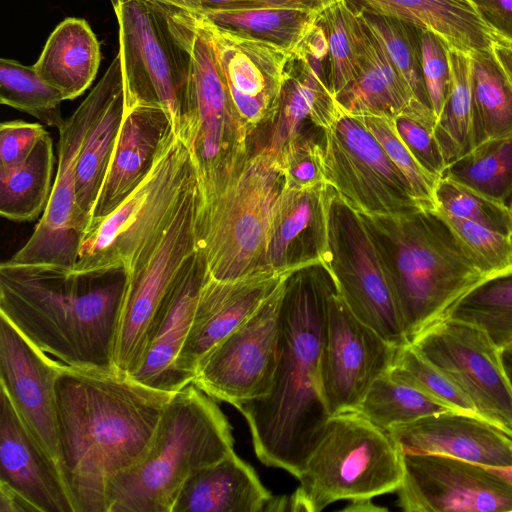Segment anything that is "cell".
Instances as JSON below:
<instances>
[{
    "mask_svg": "<svg viewBox=\"0 0 512 512\" xmlns=\"http://www.w3.org/2000/svg\"><path fill=\"white\" fill-rule=\"evenodd\" d=\"M389 376L422 392L450 410L477 414L469 398L410 344L399 347Z\"/></svg>",
    "mask_w": 512,
    "mask_h": 512,
    "instance_id": "b9f144b4",
    "label": "cell"
},
{
    "mask_svg": "<svg viewBox=\"0 0 512 512\" xmlns=\"http://www.w3.org/2000/svg\"><path fill=\"white\" fill-rule=\"evenodd\" d=\"M411 345L469 398L479 416L512 436V390L500 348L483 329L444 317Z\"/></svg>",
    "mask_w": 512,
    "mask_h": 512,
    "instance_id": "2e32d148",
    "label": "cell"
},
{
    "mask_svg": "<svg viewBox=\"0 0 512 512\" xmlns=\"http://www.w3.org/2000/svg\"><path fill=\"white\" fill-rule=\"evenodd\" d=\"M372 498H359L350 500L351 503L347 505L342 511L348 512H374V511H386V508L376 506L372 503Z\"/></svg>",
    "mask_w": 512,
    "mask_h": 512,
    "instance_id": "11a10c76",
    "label": "cell"
},
{
    "mask_svg": "<svg viewBox=\"0 0 512 512\" xmlns=\"http://www.w3.org/2000/svg\"><path fill=\"white\" fill-rule=\"evenodd\" d=\"M295 271L264 269L235 280H217L207 272L188 336L176 360L182 389L193 383L199 364L209 352L252 316L279 283Z\"/></svg>",
    "mask_w": 512,
    "mask_h": 512,
    "instance_id": "d6986e66",
    "label": "cell"
},
{
    "mask_svg": "<svg viewBox=\"0 0 512 512\" xmlns=\"http://www.w3.org/2000/svg\"><path fill=\"white\" fill-rule=\"evenodd\" d=\"M0 482L39 512H74L57 463L40 447L0 387Z\"/></svg>",
    "mask_w": 512,
    "mask_h": 512,
    "instance_id": "484cf974",
    "label": "cell"
},
{
    "mask_svg": "<svg viewBox=\"0 0 512 512\" xmlns=\"http://www.w3.org/2000/svg\"><path fill=\"white\" fill-rule=\"evenodd\" d=\"M119 27L125 108L151 105L180 125L189 54L171 14L147 0H110Z\"/></svg>",
    "mask_w": 512,
    "mask_h": 512,
    "instance_id": "30bf717a",
    "label": "cell"
},
{
    "mask_svg": "<svg viewBox=\"0 0 512 512\" xmlns=\"http://www.w3.org/2000/svg\"><path fill=\"white\" fill-rule=\"evenodd\" d=\"M449 56L451 88L434 127L447 165L472 149L470 58L454 49Z\"/></svg>",
    "mask_w": 512,
    "mask_h": 512,
    "instance_id": "74e56055",
    "label": "cell"
},
{
    "mask_svg": "<svg viewBox=\"0 0 512 512\" xmlns=\"http://www.w3.org/2000/svg\"><path fill=\"white\" fill-rule=\"evenodd\" d=\"M335 289L321 265L293 272L281 308L280 357L270 392L236 408L257 458L299 478L331 417L320 387L326 306Z\"/></svg>",
    "mask_w": 512,
    "mask_h": 512,
    "instance_id": "7a4b0ae2",
    "label": "cell"
},
{
    "mask_svg": "<svg viewBox=\"0 0 512 512\" xmlns=\"http://www.w3.org/2000/svg\"><path fill=\"white\" fill-rule=\"evenodd\" d=\"M271 498L255 470L232 452L190 475L172 512H260Z\"/></svg>",
    "mask_w": 512,
    "mask_h": 512,
    "instance_id": "83f0119b",
    "label": "cell"
},
{
    "mask_svg": "<svg viewBox=\"0 0 512 512\" xmlns=\"http://www.w3.org/2000/svg\"><path fill=\"white\" fill-rule=\"evenodd\" d=\"M335 99L350 114L392 118L418 101L372 31L363 65Z\"/></svg>",
    "mask_w": 512,
    "mask_h": 512,
    "instance_id": "4dcf8cb0",
    "label": "cell"
},
{
    "mask_svg": "<svg viewBox=\"0 0 512 512\" xmlns=\"http://www.w3.org/2000/svg\"><path fill=\"white\" fill-rule=\"evenodd\" d=\"M125 109L123 84L91 126L78 158L77 204L89 222L112 160Z\"/></svg>",
    "mask_w": 512,
    "mask_h": 512,
    "instance_id": "e575fe53",
    "label": "cell"
},
{
    "mask_svg": "<svg viewBox=\"0 0 512 512\" xmlns=\"http://www.w3.org/2000/svg\"><path fill=\"white\" fill-rule=\"evenodd\" d=\"M0 512H39L19 492L8 484L0 482Z\"/></svg>",
    "mask_w": 512,
    "mask_h": 512,
    "instance_id": "f5cc1de1",
    "label": "cell"
},
{
    "mask_svg": "<svg viewBox=\"0 0 512 512\" xmlns=\"http://www.w3.org/2000/svg\"><path fill=\"white\" fill-rule=\"evenodd\" d=\"M318 23L328 44L327 78L334 97L357 75L371 40V31L360 12L345 0H337L323 10Z\"/></svg>",
    "mask_w": 512,
    "mask_h": 512,
    "instance_id": "836d02e7",
    "label": "cell"
},
{
    "mask_svg": "<svg viewBox=\"0 0 512 512\" xmlns=\"http://www.w3.org/2000/svg\"><path fill=\"white\" fill-rule=\"evenodd\" d=\"M123 84L118 53L96 86L58 130V166L48 204L30 238L9 262L74 268L89 225L76 198L78 158L91 126Z\"/></svg>",
    "mask_w": 512,
    "mask_h": 512,
    "instance_id": "8fae6325",
    "label": "cell"
},
{
    "mask_svg": "<svg viewBox=\"0 0 512 512\" xmlns=\"http://www.w3.org/2000/svg\"><path fill=\"white\" fill-rule=\"evenodd\" d=\"M198 181L184 194L157 243L128 271L114 347L117 372L131 375L142 360L164 298L196 252Z\"/></svg>",
    "mask_w": 512,
    "mask_h": 512,
    "instance_id": "5bb4252c",
    "label": "cell"
},
{
    "mask_svg": "<svg viewBox=\"0 0 512 512\" xmlns=\"http://www.w3.org/2000/svg\"><path fill=\"white\" fill-rule=\"evenodd\" d=\"M100 61V43L90 25L84 19L71 17L53 30L33 65L64 100H73L92 84Z\"/></svg>",
    "mask_w": 512,
    "mask_h": 512,
    "instance_id": "f1b7e54d",
    "label": "cell"
},
{
    "mask_svg": "<svg viewBox=\"0 0 512 512\" xmlns=\"http://www.w3.org/2000/svg\"><path fill=\"white\" fill-rule=\"evenodd\" d=\"M0 101L58 130L65 122L60 110L62 94L38 75L34 65L0 60Z\"/></svg>",
    "mask_w": 512,
    "mask_h": 512,
    "instance_id": "f35d334b",
    "label": "cell"
},
{
    "mask_svg": "<svg viewBox=\"0 0 512 512\" xmlns=\"http://www.w3.org/2000/svg\"><path fill=\"white\" fill-rule=\"evenodd\" d=\"M509 209H510L511 220H512V202H511V203H510V205H509Z\"/></svg>",
    "mask_w": 512,
    "mask_h": 512,
    "instance_id": "680465c9",
    "label": "cell"
},
{
    "mask_svg": "<svg viewBox=\"0 0 512 512\" xmlns=\"http://www.w3.org/2000/svg\"><path fill=\"white\" fill-rule=\"evenodd\" d=\"M493 35L512 42V0H471Z\"/></svg>",
    "mask_w": 512,
    "mask_h": 512,
    "instance_id": "816d5d0a",
    "label": "cell"
},
{
    "mask_svg": "<svg viewBox=\"0 0 512 512\" xmlns=\"http://www.w3.org/2000/svg\"><path fill=\"white\" fill-rule=\"evenodd\" d=\"M363 218L387 260L410 343L485 278L436 210Z\"/></svg>",
    "mask_w": 512,
    "mask_h": 512,
    "instance_id": "277c9868",
    "label": "cell"
},
{
    "mask_svg": "<svg viewBox=\"0 0 512 512\" xmlns=\"http://www.w3.org/2000/svg\"><path fill=\"white\" fill-rule=\"evenodd\" d=\"M445 317L483 329L499 347L512 342V268L485 277L448 310Z\"/></svg>",
    "mask_w": 512,
    "mask_h": 512,
    "instance_id": "8d00e7d4",
    "label": "cell"
},
{
    "mask_svg": "<svg viewBox=\"0 0 512 512\" xmlns=\"http://www.w3.org/2000/svg\"><path fill=\"white\" fill-rule=\"evenodd\" d=\"M360 14L415 98L431 108L422 71L420 28L392 17Z\"/></svg>",
    "mask_w": 512,
    "mask_h": 512,
    "instance_id": "60d3db41",
    "label": "cell"
},
{
    "mask_svg": "<svg viewBox=\"0 0 512 512\" xmlns=\"http://www.w3.org/2000/svg\"><path fill=\"white\" fill-rule=\"evenodd\" d=\"M510 344H512V342H511ZM508 345H509V344H508Z\"/></svg>",
    "mask_w": 512,
    "mask_h": 512,
    "instance_id": "91938a15",
    "label": "cell"
},
{
    "mask_svg": "<svg viewBox=\"0 0 512 512\" xmlns=\"http://www.w3.org/2000/svg\"><path fill=\"white\" fill-rule=\"evenodd\" d=\"M206 276L205 260L196 250L156 313L141 363L128 375L133 380L166 393L182 389L176 373V360L188 336Z\"/></svg>",
    "mask_w": 512,
    "mask_h": 512,
    "instance_id": "d4e9b609",
    "label": "cell"
},
{
    "mask_svg": "<svg viewBox=\"0 0 512 512\" xmlns=\"http://www.w3.org/2000/svg\"><path fill=\"white\" fill-rule=\"evenodd\" d=\"M437 207L449 214L512 236L509 206L496 202L448 178H440L435 189Z\"/></svg>",
    "mask_w": 512,
    "mask_h": 512,
    "instance_id": "ee69618b",
    "label": "cell"
},
{
    "mask_svg": "<svg viewBox=\"0 0 512 512\" xmlns=\"http://www.w3.org/2000/svg\"><path fill=\"white\" fill-rule=\"evenodd\" d=\"M447 410L450 409L415 388L393 380L387 372L372 383L356 412L388 431Z\"/></svg>",
    "mask_w": 512,
    "mask_h": 512,
    "instance_id": "ab89813d",
    "label": "cell"
},
{
    "mask_svg": "<svg viewBox=\"0 0 512 512\" xmlns=\"http://www.w3.org/2000/svg\"><path fill=\"white\" fill-rule=\"evenodd\" d=\"M402 476L401 451L388 431L356 411L336 414L298 478L296 511L319 512L338 500L391 493Z\"/></svg>",
    "mask_w": 512,
    "mask_h": 512,
    "instance_id": "ba28073f",
    "label": "cell"
},
{
    "mask_svg": "<svg viewBox=\"0 0 512 512\" xmlns=\"http://www.w3.org/2000/svg\"><path fill=\"white\" fill-rule=\"evenodd\" d=\"M491 468V467H490ZM494 472L503 477L512 485V465L503 468H492Z\"/></svg>",
    "mask_w": 512,
    "mask_h": 512,
    "instance_id": "6f0895ef",
    "label": "cell"
},
{
    "mask_svg": "<svg viewBox=\"0 0 512 512\" xmlns=\"http://www.w3.org/2000/svg\"><path fill=\"white\" fill-rule=\"evenodd\" d=\"M46 130L40 123L11 120L0 125V171L12 169L32 152Z\"/></svg>",
    "mask_w": 512,
    "mask_h": 512,
    "instance_id": "f907efd6",
    "label": "cell"
},
{
    "mask_svg": "<svg viewBox=\"0 0 512 512\" xmlns=\"http://www.w3.org/2000/svg\"><path fill=\"white\" fill-rule=\"evenodd\" d=\"M326 271L351 312L386 342L410 344L387 260L364 218L334 195Z\"/></svg>",
    "mask_w": 512,
    "mask_h": 512,
    "instance_id": "7c38bea8",
    "label": "cell"
},
{
    "mask_svg": "<svg viewBox=\"0 0 512 512\" xmlns=\"http://www.w3.org/2000/svg\"><path fill=\"white\" fill-rule=\"evenodd\" d=\"M233 447L219 406L194 383L187 385L166 404L144 456L110 483L107 512H172L189 476Z\"/></svg>",
    "mask_w": 512,
    "mask_h": 512,
    "instance_id": "5b68a950",
    "label": "cell"
},
{
    "mask_svg": "<svg viewBox=\"0 0 512 512\" xmlns=\"http://www.w3.org/2000/svg\"><path fill=\"white\" fill-rule=\"evenodd\" d=\"M401 452L453 457L485 467L512 465V436L483 417L456 410L388 430Z\"/></svg>",
    "mask_w": 512,
    "mask_h": 512,
    "instance_id": "603a6c76",
    "label": "cell"
},
{
    "mask_svg": "<svg viewBox=\"0 0 512 512\" xmlns=\"http://www.w3.org/2000/svg\"><path fill=\"white\" fill-rule=\"evenodd\" d=\"M334 189L329 184L292 188L283 184L272 210L266 266L273 270L321 265L330 255L329 225Z\"/></svg>",
    "mask_w": 512,
    "mask_h": 512,
    "instance_id": "7402d4cb",
    "label": "cell"
},
{
    "mask_svg": "<svg viewBox=\"0 0 512 512\" xmlns=\"http://www.w3.org/2000/svg\"><path fill=\"white\" fill-rule=\"evenodd\" d=\"M63 364L49 358L0 315V387L37 443L56 463L55 385Z\"/></svg>",
    "mask_w": 512,
    "mask_h": 512,
    "instance_id": "ffe728a7",
    "label": "cell"
},
{
    "mask_svg": "<svg viewBox=\"0 0 512 512\" xmlns=\"http://www.w3.org/2000/svg\"><path fill=\"white\" fill-rule=\"evenodd\" d=\"M492 51L512 83V42L494 35Z\"/></svg>",
    "mask_w": 512,
    "mask_h": 512,
    "instance_id": "db71d44e",
    "label": "cell"
},
{
    "mask_svg": "<svg viewBox=\"0 0 512 512\" xmlns=\"http://www.w3.org/2000/svg\"><path fill=\"white\" fill-rule=\"evenodd\" d=\"M435 210L467 249L485 277L512 268V236L453 216L439 207Z\"/></svg>",
    "mask_w": 512,
    "mask_h": 512,
    "instance_id": "f6af8a7d",
    "label": "cell"
},
{
    "mask_svg": "<svg viewBox=\"0 0 512 512\" xmlns=\"http://www.w3.org/2000/svg\"><path fill=\"white\" fill-rule=\"evenodd\" d=\"M54 166L52 139L47 131L20 165L0 171V214L16 222L37 219L52 191Z\"/></svg>",
    "mask_w": 512,
    "mask_h": 512,
    "instance_id": "d6a6232c",
    "label": "cell"
},
{
    "mask_svg": "<svg viewBox=\"0 0 512 512\" xmlns=\"http://www.w3.org/2000/svg\"><path fill=\"white\" fill-rule=\"evenodd\" d=\"M398 348L362 323L335 287L327 299L319 365L330 416L357 411L372 383L392 367Z\"/></svg>",
    "mask_w": 512,
    "mask_h": 512,
    "instance_id": "e0dca14e",
    "label": "cell"
},
{
    "mask_svg": "<svg viewBox=\"0 0 512 512\" xmlns=\"http://www.w3.org/2000/svg\"><path fill=\"white\" fill-rule=\"evenodd\" d=\"M55 392L57 465L73 510L107 512L110 483L144 456L174 393L65 364Z\"/></svg>",
    "mask_w": 512,
    "mask_h": 512,
    "instance_id": "6da1fadb",
    "label": "cell"
},
{
    "mask_svg": "<svg viewBox=\"0 0 512 512\" xmlns=\"http://www.w3.org/2000/svg\"><path fill=\"white\" fill-rule=\"evenodd\" d=\"M197 20L211 36L228 92L249 135L263 125H270L292 54L261 42L231 36Z\"/></svg>",
    "mask_w": 512,
    "mask_h": 512,
    "instance_id": "44dd1931",
    "label": "cell"
},
{
    "mask_svg": "<svg viewBox=\"0 0 512 512\" xmlns=\"http://www.w3.org/2000/svg\"><path fill=\"white\" fill-rule=\"evenodd\" d=\"M290 275L199 364L193 383L213 399L237 407L270 392L280 357L281 308Z\"/></svg>",
    "mask_w": 512,
    "mask_h": 512,
    "instance_id": "9a60e30c",
    "label": "cell"
},
{
    "mask_svg": "<svg viewBox=\"0 0 512 512\" xmlns=\"http://www.w3.org/2000/svg\"><path fill=\"white\" fill-rule=\"evenodd\" d=\"M401 459L397 503L406 512L512 511V485L490 467L436 454Z\"/></svg>",
    "mask_w": 512,
    "mask_h": 512,
    "instance_id": "ac0fdd59",
    "label": "cell"
},
{
    "mask_svg": "<svg viewBox=\"0 0 512 512\" xmlns=\"http://www.w3.org/2000/svg\"><path fill=\"white\" fill-rule=\"evenodd\" d=\"M322 131L326 181L348 208L363 217L423 209L405 176L358 116L339 106Z\"/></svg>",
    "mask_w": 512,
    "mask_h": 512,
    "instance_id": "4fadbf2b",
    "label": "cell"
},
{
    "mask_svg": "<svg viewBox=\"0 0 512 512\" xmlns=\"http://www.w3.org/2000/svg\"><path fill=\"white\" fill-rule=\"evenodd\" d=\"M128 271L56 264L0 265V315L65 365L117 372L114 347Z\"/></svg>",
    "mask_w": 512,
    "mask_h": 512,
    "instance_id": "3957f363",
    "label": "cell"
},
{
    "mask_svg": "<svg viewBox=\"0 0 512 512\" xmlns=\"http://www.w3.org/2000/svg\"><path fill=\"white\" fill-rule=\"evenodd\" d=\"M501 363L512 390V344L500 348Z\"/></svg>",
    "mask_w": 512,
    "mask_h": 512,
    "instance_id": "9f6ffc18",
    "label": "cell"
},
{
    "mask_svg": "<svg viewBox=\"0 0 512 512\" xmlns=\"http://www.w3.org/2000/svg\"><path fill=\"white\" fill-rule=\"evenodd\" d=\"M359 12L383 15L437 34L450 49L472 54L492 49L493 32L471 0H345Z\"/></svg>",
    "mask_w": 512,
    "mask_h": 512,
    "instance_id": "4316f807",
    "label": "cell"
},
{
    "mask_svg": "<svg viewBox=\"0 0 512 512\" xmlns=\"http://www.w3.org/2000/svg\"><path fill=\"white\" fill-rule=\"evenodd\" d=\"M174 10L199 13L209 10L300 8L323 11L337 0H147Z\"/></svg>",
    "mask_w": 512,
    "mask_h": 512,
    "instance_id": "681fc988",
    "label": "cell"
},
{
    "mask_svg": "<svg viewBox=\"0 0 512 512\" xmlns=\"http://www.w3.org/2000/svg\"><path fill=\"white\" fill-rule=\"evenodd\" d=\"M161 7L176 22L189 54L177 137L191 153L199 197L206 199L220 191L249 158L250 135L232 102L208 30L188 13Z\"/></svg>",
    "mask_w": 512,
    "mask_h": 512,
    "instance_id": "52a82bcc",
    "label": "cell"
},
{
    "mask_svg": "<svg viewBox=\"0 0 512 512\" xmlns=\"http://www.w3.org/2000/svg\"><path fill=\"white\" fill-rule=\"evenodd\" d=\"M448 178L496 202H512V135L490 139L449 163Z\"/></svg>",
    "mask_w": 512,
    "mask_h": 512,
    "instance_id": "d590c367",
    "label": "cell"
},
{
    "mask_svg": "<svg viewBox=\"0 0 512 512\" xmlns=\"http://www.w3.org/2000/svg\"><path fill=\"white\" fill-rule=\"evenodd\" d=\"M284 174V185L292 188H310L326 181L323 149L313 138L300 133L279 159Z\"/></svg>",
    "mask_w": 512,
    "mask_h": 512,
    "instance_id": "7dc6e473",
    "label": "cell"
},
{
    "mask_svg": "<svg viewBox=\"0 0 512 512\" xmlns=\"http://www.w3.org/2000/svg\"><path fill=\"white\" fill-rule=\"evenodd\" d=\"M283 184L278 157L264 146L220 191L206 199L198 197L196 250L211 277L235 280L269 269L272 210Z\"/></svg>",
    "mask_w": 512,
    "mask_h": 512,
    "instance_id": "8992f818",
    "label": "cell"
},
{
    "mask_svg": "<svg viewBox=\"0 0 512 512\" xmlns=\"http://www.w3.org/2000/svg\"><path fill=\"white\" fill-rule=\"evenodd\" d=\"M175 136L172 119L163 108L137 105L125 109L112 160L87 230L112 214L147 179Z\"/></svg>",
    "mask_w": 512,
    "mask_h": 512,
    "instance_id": "cb8c5ba5",
    "label": "cell"
},
{
    "mask_svg": "<svg viewBox=\"0 0 512 512\" xmlns=\"http://www.w3.org/2000/svg\"><path fill=\"white\" fill-rule=\"evenodd\" d=\"M321 12L282 7L189 14L223 33L294 54L315 27Z\"/></svg>",
    "mask_w": 512,
    "mask_h": 512,
    "instance_id": "f546056e",
    "label": "cell"
},
{
    "mask_svg": "<svg viewBox=\"0 0 512 512\" xmlns=\"http://www.w3.org/2000/svg\"><path fill=\"white\" fill-rule=\"evenodd\" d=\"M377 139L389 158L405 176L419 205L435 210V189L438 182L416 160L399 136L392 117L383 115H356Z\"/></svg>",
    "mask_w": 512,
    "mask_h": 512,
    "instance_id": "7bdbcfd3",
    "label": "cell"
},
{
    "mask_svg": "<svg viewBox=\"0 0 512 512\" xmlns=\"http://www.w3.org/2000/svg\"><path fill=\"white\" fill-rule=\"evenodd\" d=\"M393 120L399 136L419 164L439 180L447 163L434 134L436 117L431 108L415 101Z\"/></svg>",
    "mask_w": 512,
    "mask_h": 512,
    "instance_id": "bcb514c9",
    "label": "cell"
},
{
    "mask_svg": "<svg viewBox=\"0 0 512 512\" xmlns=\"http://www.w3.org/2000/svg\"><path fill=\"white\" fill-rule=\"evenodd\" d=\"M422 71L431 109L441 113L451 88L449 47L434 32L420 28Z\"/></svg>",
    "mask_w": 512,
    "mask_h": 512,
    "instance_id": "c3c4849f",
    "label": "cell"
},
{
    "mask_svg": "<svg viewBox=\"0 0 512 512\" xmlns=\"http://www.w3.org/2000/svg\"><path fill=\"white\" fill-rule=\"evenodd\" d=\"M197 181L191 153L175 136L147 179L112 214L85 232L73 270L124 265L129 271L157 243L185 192Z\"/></svg>",
    "mask_w": 512,
    "mask_h": 512,
    "instance_id": "9c48e42d",
    "label": "cell"
},
{
    "mask_svg": "<svg viewBox=\"0 0 512 512\" xmlns=\"http://www.w3.org/2000/svg\"><path fill=\"white\" fill-rule=\"evenodd\" d=\"M470 58L472 148L512 135V83L492 49Z\"/></svg>",
    "mask_w": 512,
    "mask_h": 512,
    "instance_id": "1f68e13d",
    "label": "cell"
}]
</instances>
